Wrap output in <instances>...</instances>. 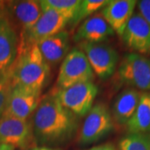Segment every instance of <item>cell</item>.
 <instances>
[{
	"instance_id": "9c48e42d",
	"label": "cell",
	"mask_w": 150,
	"mask_h": 150,
	"mask_svg": "<svg viewBox=\"0 0 150 150\" xmlns=\"http://www.w3.org/2000/svg\"><path fill=\"white\" fill-rule=\"evenodd\" d=\"M34 141L32 123L28 119L3 114L0 118V144L28 150L33 147Z\"/></svg>"
},
{
	"instance_id": "2e32d148",
	"label": "cell",
	"mask_w": 150,
	"mask_h": 150,
	"mask_svg": "<svg viewBox=\"0 0 150 150\" xmlns=\"http://www.w3.org/2000/svg\"><path fill=\"white\" fill-rule=\"evenodd\" d=\"M141 93L135 88H126L116 97L112 104V117L116 123L126 125L139 105Z\"/></svg>"
},
{
	"instance_id": "52a82bcc",
	"label": "cell",
	"mask_w": 150,
	"mask_h": 150,
	"mask_svg": "<svg viewBox=\"0 0 150 150\" xmlns=\"http://www.w3.org/2000/svg\"><path fill=\"white\" fill-rule=\"evenodd\" d=\"M98 92V87L93 82H88L59 89L55 94L64 107L81 118L91 110Z\"/></svg>"
},
{
	"instance_id": "4fadbf2b",
	"label": "cell",
	"mask_w": 150,
	"mask_h": 150,
	"mask_svg": "<svg viewBox=\"0 0 150 150\" xmlns=\"http://www.w3.org/2000/svg\"><path fill=\"white\" fill-rule=\"evenodd\" d=\"M137 4L135 0H110L101 9V14L114 33L122 36Z\"/></svg>"
},
{
	"instance_id": "e0dca14e",
	"label": "cell",
	"mask_w": 150,
	"mask_h": 150,
	"mask_svg": "<svg viewBox=\"0 0 150 150\" xmlns=\"http://www.w3.org/2000/svg\"><path fill=\"white\" fill-rule=\"evenodd\" d=\"M9 6L12 15L21 25L22 33L29 31L43 14L39 1L36 0L12 2Z\"/></svg>"
},
{
	"instance_id": "30bf717a",
	"label": "cell",
	"mask_w": 150,
	"mask_h": 150,
	"mask_svg": "<svg viewBox=\"0 0 150 150\" xmlns=\"http://www.w3.org/2000/svg\"><path fill=\"white\" fill-rule=\"evenodd\" d=\"M41 92L33 91L18 86H12L4 114L28 119L35 112L41 101Z\"/></svg>"
},
{
	"instance_id": "7a4b0ae2",
	"label": "cell",
	"mask_w": 150,
	"mask_h": 150,
	"mask_svg": "<svg viewBox=\"0 0 150 150\" xmlns=\"http://www.w3.org/2000/svg\"><path fill=\"white\" fill-rule=\"evenodd\" d=\"M49 71V65L37 44L19 48L12 67V85L41 92L48 81Z\"/></svg>"
},
{
	"instance_id": "7402d4cb",
	"label": "cell",
	"mask_w": 150,
	"mask_h": 150,
	"mask_svg": "<svg viewBox=\"0 0 150 150\" xmlns=\"http://www.w3.org/2000/svg\"><path fill=\"white\" fill-rule=\"evenodd\" d=\"M12 69L5 75L0 77V118L5 109L6 103L12 89Z\"/></svg>"
},
{
	"instance_id": "ac0fdd59",
	"label": "cell",
	"mask_w": 150,
	"mask_h": 150,
	"mask_svg": "<svg viewBox=\"0 0 150 150\" xmlns=\"http://www.w3.org/2000/svg\"><path fill=\"white\" fill-rule=\"evenodd\" d=\"M126 127L129 134H150V93H141L139 105Z\"/></svg>"
},
{
	"instance_id": "9a60e30c",
	"label": "cell",
	"mask_w": 150,
	"mask_h": 150,
	"mask_svg": "<svg viewBox=\"0 0 150 150\" xmlns=\"http://www.w3.org/2000/svg\"><path fill=\"white\" fill-rule=\"evenodd\" d=\"M35 44H37L47 64L48 65H56L69 54V34L64 30L53 36L43 38Z\"/></svg>"
},
{
	"instance_id": "277c9868",
	"label": "cell",
	"mask_w": 150,
	"mask_h": 150,
	"mask_svg": "<svg viewBox=\"0 0 150 150\" xmlns=\"http://www.w3.org/2000/svg\"><path fill=\"white\" fill-rule=\"evenodd\" d=\"M113 120L108 107L97 103L86 115L79 134V143L88 145L98 142L113 129Z\"/></svg>"
},
{
	"instance_id": "484cf974",
	"label": "cell",
	"mask_w": 150,
	"mask_h": 150,
	"mask_svg": "<svg viewBox=\"0 0 150 150\" xmlns=\"http://www.w3.org/2000/svg\"><path fill=\"white\" fill-rule=\"evenodd\" d=\"M14 149H14L13 146L0 144V150H14Z\"/></svg>"
},
{
	"instance_id": "d6986e66",
	"label": "cell",
	"mask_w": 150,
	"mask_h": 150,
	"mask_svg": "<svg viewBox=\"0 0 150 150\" xmlns=\"http://www.w3.org/2000/svg\"><path fill=\"white\" fill-rule=\"evenodd\" d=\"M118 150H150V134H129L118 142Z\"/></svg>"
},
{
	"instance_id": "6da1fadb",
	"label": "cell",
	"mask_w": 150,
	"mask_h": 150,
	"mask_svg": "<svg viewBox=\"0 0 150 150\" xmlns=\"http://www.w3.org/2000/svg\"><path fill=\"white\" fill-rule=\"evenodd\" d=\"M79 118L61 104L56 94L47 95L41 99L33 116L34 140L47 145L66 143L77 133Z\"/></svg>"
},
{
	"instance_id": "3957f363",
	"label": "cell",
	"mask_w": 150,
	"mask_h": 150,
	"mask_svg": "<svg viewBox=\"0 0 150 150\" xmlns=\"http://www.w3.org/2000/svg\"><path fill=\"white\" fill-rule=\"evenodd\" d=\"M94 75L84 53L79 48H74L62 62L57 86L59 89H65L79 83L93 82Z\"/></svg>"
},
{
	"instance_id": "d4e9b609",
	"label": "cell",
	"mask_w": 150,
	"mask_h": 150,
	"mask_svg": "<svg viewBox=\"0 0 150 150\" xmlns=\"http://www.w3.org/2000/svg\"><path fill=\"white\" fill-rule=\"evenodd\" d=\"M30 150H61L59 149H54L48 146H33Z\"/></svg>"
},
{
	"instance_id": "5b68a950",
	"label": "cell",
	"mask_w": 150,
	"mask_h": 150,
	"mask_svg": "<svg viewBox=\"0 0 150 150\" xmlns=\"http://www.w3.org/2000/svg\"><path fill=\"white\" fill-rule=\"evenodd\" d=\"M74 15V13H64L52 10L43 12L37 23L29 31L22 33L18 49L64 31L65 27L71 23Z\"/></svg>"
},
{
	"instance_id": "5bb4252c",
	"label": "cell",
	"mask_w": 150,
	"mask_h": 150,
	"mask_svg": "<svg viewBox=\"0 0 150 150\" xmlns=\"http://www.w3.org/2000/svg\"><path fill=\"white\" fill-rule=\"evenodd\" d=\"M114 34V31L100 15L87 18L74 36L75 43H103Z\"/></svg>"
},
{
	"instance_id": "8fae6325",
	"label": "cell",
	"mask_w": 150,
	"mask_h": 150,
	"mask_svg": "<svg viewBox=\"0 0 150 150\" xmlns=\"http://www.w3.org/2000/svg\"><path fill=\"white\" fill-rule=\"evenodd\" d=\"M18 39L10 18L0 13V77L12 69L18 53Z\"/></svg>"
},
{
	"instance_id": "7c38bea8",
	"label": "cell",
	"mask_w": 150,
	"mask_h": 150,
	"mask_svg": "<svg viewBox=\"0 0 150 150\" xmlns=\"http://www.w3.org/2000/svg\"><path fill=\"white\" fill-rule=\"evenodd\" d=\"M121 37L134 53L150 56V25L139 13H134Z\"/></svg>"
},
{
	"instance_id": "603a6c76",
	"label": "cell",
	"mask_w": 150,
	"mask_h": 150,
	"mask_svg": "<svg viewBox=\"0 0 150 150\" xmlns=\"http://www.w3.org/2000/svg\"><path fill=\"white\" fill-rule=\"evenodd\" d=\"M137 4L139 13L150 25V0H142Z\"/></svg>"
},
{
	"instance_id": "44dd1931",
	"label": "cell",
	"mask_w": 150,
	"mask_h": 150,
	"mask_svg": "<svg viewBox=\"0 0 150 150\" xmlns=\"http://www.w3.org/2000/svg\"><path fill=\"white\" fill-rule=\"evenodd\" d=\"M39 4L43 12L52 10L74 14L79 6L80 0H41Z\"/></svg>"
},
{
	"instance_id": "ba28073f",
	"label": "cell",
	"mask_w": 150,
	"mask_h": 150,
	"mask_svg": "<svg viewBox=\"0 0 150 150\" xmlns=\"http://www.w3.org/2000/svg\"><path fill=\"white\" fill-rule=\"evenodd\" d=\"M79 47L86 55L94 74L101 80H107L114 74L119 57L112 47L103 43H81Z\"/></svg>"
},
{
	"instance_id": "cb8c5ba5",
	"label": "cell",
	"mask_w": 150,
	"mask_h": 150,
	"mask_svg": "<svg viewBox=\"0 0 150 150\" xmlns=\"http://www.w3.org/2000/svg\"><path fill=\"white\" fill-rule=\"evenodd\" d=\"M85 150H118L115 146H113L111 144H100L92 147L90 149H88Z\"/></svg>"
},
{
	"instance_id": "ffe728a7",
	"label": "cell",
	"mask_w": 150,
	"mask_h": 150,
	"mask_svg": "<svg viewBox=\"0 0 150 150\" xmlns=\"http://www.w3.org/2000/svg\"><path fill=\"white\" fill-rule=\"evenodd\" d=\"M108 3L109 0H81L79 6L75 12L70 23L74 26L77 25L87 17L103 8Z\"/></svg>"
},
{
	"instance_id": "8992f818",
	"label": "cell",
	"mask_w": 150,
	"mask_h": 150,
	"mask_svg": "<svg viewBox=\"0 0 150 150\" xmlns=\"http://www.w3.org/2000/svg\"><path fill=\"white\" fill-rule=\"evenodd\" d=\"M122 83L135 89L150 90V59L147 56L129 53L124 55L118 69Z\"/></svg>"
}]
</instances>
